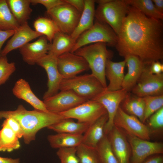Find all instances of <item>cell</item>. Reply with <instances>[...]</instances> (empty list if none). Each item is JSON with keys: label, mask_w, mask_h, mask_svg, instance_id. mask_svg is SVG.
<instances>
[{"label": "cell", "mask_w": 163, "mask_h": 163, "mask_svg": "<svg viewBox=\"0 0 163 163\" xmlns=\"http://www.w3.org/2000/svg\"><path fill=\"white\" fill-rule=\"evenodd\" d=\"M33 25L35 30L45 36L50 43L55 34L60 31L56 23L49 18H38L34 21Z\"/></svg>", "instance_id": "cell-30"}, {"label": "cell", "mask_w": 163, "mask_h": 163, "mask_svg": "<svg viewBox=\"0 0 163 163\" xmlns=\"http://www.w3.org/2000/svg\"><path fill=\"white\" fill-rule=\"evenodd\" d=\"M149 66H145L136 85L131 90L136 96L144 97L163 95V74L152 73Z\"/></svg>", "instance_id": "cell-10"}, {"label": "cell", "mask_w": 163, "mask_h": 163, "mask_svg": "<svg viewBox=\"0 0 163 163\" xmlns=\"http://www.w3.org/2000/svg\"><path fill=\"white\" fill-rule=\"evenodd\" d=\"M89 125L78 122H75L72 119H67L52 125L47 128L57 133H65L72 134L82 135Z\"/></svg>", "instance_id": "cell-29"}, {"label": "cell", "mask_w": 163, "mask_h": 163, "mask_svg": "<svg viewBox=\"0 0 163 163\" xmlns=\"http://www.w3.org/2000/svg\"><path fill=\"white\" fill-rule=\"evenodd\" d=\"M96 149L100 163H118L107 135H104L97 144Z\"/></svg>", "instance_id": "cell-33"}, {"label": "cell", "mask_w": 163, "mask_h": 163, "mask_svg": "<svg viewBox=\"0 0 163 163\" xmlns=\"http://www.w3.org/2000/svg\"><path fill=\"white\" fill-rule=\"evenodd\" d=\"M81 13L66 2L46 11L49 18L54 21L60 31L69 35L76 27Z\"/></svg>", "instance_id": "cell-7"}, {"label": "cell", "mask_w": 163, "mask_h": 163, "mask_svg": "<svg viewBox=\"0 0 163 163\" xmlns=\"http://www.w3.org/2000/svg\"><path fill=\"white\" fill-rule=\"evenodd\" d=\"M107 113L104 107L99 102L88 100L69 110L61 113L67 119H74L78 122L90 125Z\"/></svg>", "instance_id": "cell-8"}, {"label": "cell", "mask_w": 163, "mask_h": 163, "mask_svg": "<svg viewBox=\"0 0 163 163\" xmlns=\"http://www.w3.org/2000/svg\"><path fill=\"white\" fill-rule=\"evenodd\" d=\"M31 4H40L44 6L48 11L54 7L65 2L64 0H30Z\"/></svg>", "instance_id": "cell-39"}, {"label": "cell", "mask_w": 163, "mask_h": 163, "mask_svg": "<svg viewBox=\"0 0 163 163\" xmlns=\"http://www.w3.org/2000/svg\"><path fill=\"white\" fill-rule=\"evenodd\" d=\"M76 150V147L60 148L56 152V155L61 163H79Z\"/></svg>", "instance_id": "cell-37"}, {"label": "cell", "mask_w": 163, "mask_h": 163, "mask_svg": "<svg viewBox=\"0 0 163 163\" xmlns=\"http://www.w3.org/2000/svg\"><path fill=\"white\" fill-rule=\"evenodd\" d=\"M148 119L149 126H147L151 134L152 132L160 131L161 132L163 128V107L151 115Z\"/></svg>", "instance_id": "cell-38"}, {"label": "cell", "mask_w": 163, "mask_h": 163, "mask_svg": "<svg viewBox=\"0 0 163 163\" xmlns=\"http://www.w3.org/2000/svg\"><path fill=\"white\" fill-rule=\"evenodd\" d=\"M13 94L17 98L22 99L31 105L34 109L48 112L43 101L33 93L25 80L20 78L16 82L12 90Z\"/></svg>", "instance_id": "cell-19"}, {"label": "cell", "mask_w": 163, "mask_h": 163, "mask_svg": "<svg viewBox=\"0 0 163 163\" xmlns=\"http://www.w3.org/2000/svg\"><path fill=\"white\" fill-rule=\"evenodd\" d=\"M42 36L33 30L28 22L20 25L2 50L1 56H6L12 51L19 49L33 39Z\"/></svg>", "instance_id": "cell-18"}, {"label": "cell", "mask_w": 163, "mask_h": 163, "mask_svg": "<svg viewBox=\"0 0 163 163\" xmlns=\"http://www.w3.org/2000/svg\"><path fill=\"white\" fill-rule=\"evenodd\" d=\"M151 72L154 74H158L163 72V65L159 61L152 63L149 66Z\"/></svg>", "instance_id": "cell-42"}, {"label": "cell", "mask_w": 163, "mask_h": 163, "mask_svg": "<svg viewBox=\"0 0 163 163\" xmlns=\"http://www.w3.org/2000/svg\"><path fill=\"white\" fill-rule=\"evenodd\" d=\"M0 130V151L10 152L21 146L19 138L4 121Z\"/></svg>", "instance_id": "cell-27"}, {"label": "cell", "mask_w": 163, "mask_h": 163, "mask_svg": "<svg viewBox=\"0 0 163 163\" xmlns=\"http://www.w3.org/2000/svg\"><path fill=\"white\" fill-rule=\"evenodd\" d=\"M0 163H20L19 158L13 159L0 156Z\"/></svg>", "instance_id": "cell-45"}, {"label": "cell", "mask_w": 163, "mask_h": 163, "mask_svg": "<svg viewBox=\"0 0 163 163\" xmlns=\"http://www.w3.org/2000/svg\"><path fill=\"white\" fill-rule=\"evenodd\" d=\"M76 41L70 35L58 32L50 44L48 54L58 57L64 53L70 52Z\"/></svg>", "instance_id": "cell-24"}, {"label": "cell", "mask_w": 163, "mask_h": 163, "mask_svg": "<svg viewBox=\"0 0 163 163\" xmlns=\"http://www.w3.org/2000/svg\"><path fill=\"white\" fill-rule=\"evenodd\" d=\"M122 103L121 107L125 112L136 117L143 123L145 108L143 97L132 96L128 94Z\"/></svg>", "instance_id": "cell-28"}, {"label": "cell", "mask_w": 163, "mask_h": 163, "mask_svg": "<svg viewBox=\"0 0 163 163\" xmlns=\"http://www.w3.org/2000/svg\"><path fill=\"white\" fill-rule=\"evenodd\" d=\"M95 0H85V7L82 12L78 23L70 35L76 41L83 33L93 25L95 10Z\"/></svg>", "instance_id": "cell-23"}, {"label": "cell", "mask_w": 163, "mask_h": 163, "mask_svg": "<svg viewBox=\"0 0 163 163\" xmlns=\"http://www.w3.org/2000/svg\"><path fill=\"white\" fill-rule=\"evenodd\" d=\"M126 65L125 60L116 62L108 59L106 62L105 76L109 83L105 89L108 91H116L122 89L124 79V70Z\"/></svg>", "instance_id": "cell-20"}, {"label": "cell", "mask_w": 163, "mask_h": 163, "mask_svg": "<svg viewBox=\"0 0 163 163\" xmlns=\"http://www.w3.org/2000/svg\"><path fill=\"white\" fill-rule=\"evenodd\" d=\"M10 9L18 22L21 25L27 22L32 10L30 0H7Z\"/></svg>", "instance_id": "cell-26"}, {"label": "cell", "mask_w": 163, "mask_h": 163, "mask_svg": "<svg viewBox=\"0 0 163 163\" xmlns=\"http://www.w3.org/2000/svg\"><path fill=\"white\" fill-rule=\"evenodd\" d=\"M104 43H97L82 47L74 53L86 60L91 71V74L100 82L105 88L107 85L105 76L106 62L112 54Z\"/></svg>", "instance_id": "cell-3"}, {"label": "cell", "mask_w": 163, "mask_h": 163, "mask_svg": "<svg viewBox=\"0 0 163 163\" xmlns=\"http://www.w3.org/2000/svg\"><path fill=\"white\" fill-rule=\"evenodd\" d=\"M128 94V92L123 88L113 91L105 89L92 100L101 104L107 111L108 118L104 127L105 135H107L113 128V120L117 111Z\"/></svg>", "instance_id": "cell-12"}, {"label": "cell", "mask_w": 163, "mask_h": 163, "mask_svg": "<svg viewBox=\"0 0 163 163\" xmlns=\"http://www.w3.org/2000/svg\"><path fill=\"white\" fill-rule=\"evenodd\" d=\"M76 149L79 163H100L96 148L81 143L76 147Z\"/></svg>", "instance_id": "cell-34"}, {"label": "cell", "mask_w": 163, "mask_h": 163, "mask_svg": "<svg viewBox=\"0 0 163 163\" xmlns=\"http://www.w3.org/2000/svg\"><path fill=\"white\" fill-rule=\"evenodd\" d=\"M4 121L19 139L23 137V130L21 125L17 120L12 118L9 117L5 119Z\"/></svg>", "instance_id": "cell-40"}, {"label": "cell", "mask_w": 163, "mask_h": 163, "mask_svg": "<svg viewBox=\"0 0 163 163\" xmlns=\"http://www.w3.org/2000/svg\"><path fill=\"white\" fill-rule=\"evenodd\" d=\"M88 100L69 90L60 91L43 101L50 112L60 113L69 110Z\"/></svg>", "instance_id": "cell-13"}, {"label": "cell", "mask_w": 163, "mask_h": 163, "mask_svg": "<svg viewBox=\"0 0 163 163\" xmlns=\"http://www.w3.org/2000/svg\"><path fill=\"white\" fill-rule=\"evenodd\" d=\"M117 35L108 24L96 20L93 26L78 38L70 52L74 53L84 46L92 43H104L110 46H115Z\"/></svg>", "instance_id": "cell-6"}, {"label": "cell", "mask_w": 163, "mask_h": 163, "mask_svg": "<svg viewBox=\"0 0 163 163\" xmlns=\"http://www.w3.org/2000/svg\"><path fill=\"white\" fill-rule=\"evenodd\" d=\"M107 135L118 163H130L131 150L124 132L114 126Z\"/></svg>", "instance_id": "cell-16"}, {"label": "cell", "mask_w": 163, "mask_h": 163, "mask_svg": "<svg viewBox=\"0 0 163 163\" xmlns=\"http://www.w3.org/2000/svg\"><path fill=\"white\" fill-rule=\"evenodd\" d=\"M129 7L124 0H107L98 4L95 10V18L96 20L108 24L117 35Z\"/></svg>", "instance_id": "cell-5"}, {"label": "cell", "mask_w": 163, "mask_h": 163, "mask_svg": "<svg viewBox=\"0 0 163 163\" xmlns=\"http://www.w3.org/2000/svg\"><path fill=\"white\" fill-rule=\"evenodd\" d=\"M105 88L92 74L76 76L63 78L60 86V91L69 90L88 100H92Z\"/></svg>", "instance_id": "cell-4"}, {"label": "cell", "mask_w": 163, "mask_h": 163, "mask_svg": "<svg viewBox=\"0 0 163 163\" xmlns=\"http://www.w3.org/2000/svg\"><path fill=\"white\" fill-rule=\"evenodd\" d=\"M16 70L14 62H9L6 56L0 57V86L5 84Z\"/></svg>", "instance_id": "cell-36"}, {"label": "cell", "mask_w": 163, "mask_h": 163, "mask_svg": "<svg viewBox=\"0 0 163 163\" xmlns=\"http://www.w3.org/2000/svg\"><path fill=\"white\" fill-rule=\"evenodd\" d=\"M113 123L126 133L143 139H150L151 134L147 126L136 117L126 113L120 106L114 117Z\"/></svg>", "instance_id": "cell-11"}, {"label": "cell", "mask_w": 163, "mask_h": 163, "mask_svg": "<svg viewBox=\"0 0 163 163\" xmlns=\"http://www.w3.org/2000/svg\"><path fill=\"white\" fill-rule=\"evenodd\" d=\"M124 133L131 149L130 163H142L151 156L163 154L162 142H150Z\"/></svg>", "instance_id": "cell-9"}, {"label": "cell", "mask_w": 163, "mask_h": 163, "mask_svg": "<svg viewBox=\"0 0 163 163\" xmlns=\"http://www.w3.org/2000/svg\"><path fill=\"white\" fill-rule=\"evenodd\" d=\"M64 1L81 12L84 9L85 0H64Z\"/></svg>", "instance_id": "cell-43"}, {"label": "cell", "mask_w": 163, "mask_h": 163, "mask_svg": "<svg viewBox=\"0 0 163 163\" xmlns=\"http://www.w3.org/2000/svg\"><path fill=\"white\" fill-rule=\"evenodd\" d=\"M20 26L11 12L6 0H0V30H16Z\"/></svg>", "instance_id": "cell-32"}, {"label": "cell", "mask_w": 163, "mask_h": 163, "mask_svg": "<svg viewBox=\"0 0 163 163\" xmlns=\"http://www.w3.org/2000/svg\"><path fill=\"white\" fill-rule=\"evenodd\" d=\"M154 6L157 10L163 14V0H152Z\"/></svg>", "instance_id": "cell-46"}, {"label": "cell", "mask_w": 163, "mask_h": 163, "mask_svg": "<svg viewBox=\"0 0 163 163\" xmlns=\"http://www.w3.org/2000/svg\"><path fill=\"white\" fill-rule=\"evenodd\" d=\"M16 30H0V57L1 56V49L3 44L8 39L13 35Z\"/></svg>", "instance_id": "cell-41"}, {"label": "cell", "mask_w": 163, "mask_h": 163, "mask_svg": "<svg viewBox=\"0 0 163 163\" xmlns=\"http://www.w3.org/2000/svg\"><path fill=\"white\" fill-rule=\"evenodd\" d=\"M57 59V57L47 54L36 63L45 70L48 77V88L43 95V100L58 92L60 84L64 78L59 71Z\"/></svg>", "instance_id": "cell-14"}, {"label": "cell", "mask_w": 163, "mask_h": 163, "mask_svg": "<svg viewBox=\"0 0 163 163\" xmlns=\"http://www.w3.org/2000/svg\"><path fill=\"white\" fill-rule=\"evenodd\" d=\"M129 6L135 7L147 16L162 21L163 14L158 11L152 0H124Z\"/></svg>", "instance_id": "cell-31"}, {"label": "cell", "mask_w": 163, "mask_h": 163, "mask_svg": "<svg viewBox=\"0 0 163 163\" xmlns=\"http://www.w3.org/2000/svg\"><path fill=\"white\" fill-rule=\"evenodd\" d=\"M117 35L115 47L120 56L138 57L145 65L163 59V24L129 6Z\"/></svg>", "instance_id": "cell-1"}, {"label": "cell", "mask_w": 163, "mask_h": 163, "mask_svg": "<svg viewBox=\"0 0 163 163\" xmlns=\"http://www.w3.org/2000/svg\"><path fill=\"white\" fill-rule=\"evenodd\" d=\"M108 118L107 113L90 125L83 135L82 143L96 148L97 144L105 135L104 127Z\"/></svg>", "instance_id": "cell-22"}, {"label": "cell", "mask_w": 163, "mask_h": 163, "mask_svg": "<svg viewBox=\"0 0 163 163\" xmlns=\"http://www.w3.org/2000/svg\"><path fill=\"white\" fill-rule=\"evenodd\" d=\"M57 67L64 78H70L90 69L88 64L82 57L70 52L57 57Z\"/></svg>", "instance_id": "cell-15"}, {"label": "cell", "mask_w": 163, "mask_h": 163, "mask_svg": "<svg viewBox=\"0 0 163 163\" xmlns=\"http://www.w3.org/2000/svg\"><path fill=\"white\" fill-rule=\"evenodd\" d=\"M12 118L19 123L24 132L25 143L29 144L36 139L37 132L67 119L59 113L34 109L27 110L21 104L14 110H0V120Z\"/></svg>", "instance_id": "cell-2"}, {"label": "cell", "mask_w": 163, "mask_h": 163, "mask_svg": "<svg viewBox=\"0 0 163 163\" xmlns=\"http://www.w3.org/2000/svg\"><path fill=\"white\" fill-rule=\"evenodd\" d=\"M142 163H163V156L162 154L154 155L148 158Z\"/></svg>", "instance_id": "cell-44"}, {"label": "cell", "mask_w": 163, "mask_h": 163, "mask_svg": "<svg viewBox=\"0 0 163 163\" xmlns=\"http://www.w3.org/2000/svg\"><path fill=\"white\" fill-rule=\"evenodd\" d=\"M124 58L128 71L124 75L122 88L129 92L131 91L136 85L146 65L136 56L129 55Z\"/></svg>", "instance_id": "cell-21"}, {"label": "cell", "mask_w": 163, "mask_h": 163, "mask_svg": "<svg viewBox=\"0 0 163 163\" xmlns=\"http://www.w3.org/2000/svg\"><path fill=\"white\" fill-rule=\"evenodd\" d=\"M143 97L145 108L143 123L155 112L163 107V95Z\"/></svg>", "instance_id": "cell-35"}, {"label": "cell", "mask_w": 163, "mask_h": 163, "mask_svg": "<svg viewBox=\"0 0 163 163\" xmlns=\"http://www.w3.org/2000/svg\"><path fill=\"white\" fill-rule=\"evenodd\" d=\"M50 44L46 37L42 36L34 42L28 43L19 49L23 61L30 65L36 64L48 54Z\"/></svg>", "instance_id": "cell-17"}, {"label": "cell", "mask_w": 163, "mask_h": 163, "mask_svg": "<svg viewBox=\"0 0 163 163\" xmlns=\"http://www.w3.org/2000/svg\"><path fill=\"white\" fill-rule=\"evenodd\" d=\"M83 135L57 133L48 136L47 140L53 148L76 147L82 143Z\"/></svg>", "instance_id": "cell-25"}]
</instances>
